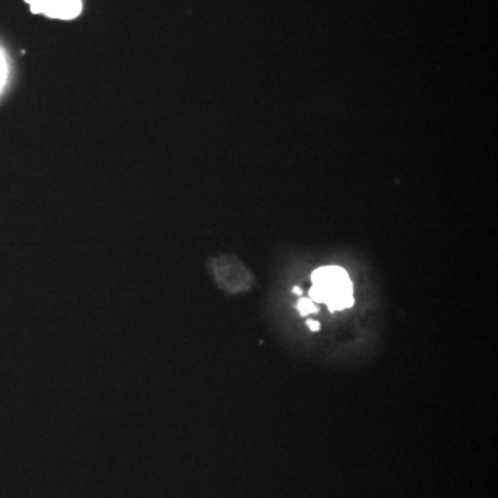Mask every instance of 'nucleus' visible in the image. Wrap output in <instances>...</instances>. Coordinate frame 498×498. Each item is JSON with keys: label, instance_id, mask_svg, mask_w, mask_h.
<instances>
[{"label": "nucleus", "instance_id": "f257e3e1", "mask_svg": "<svg viewBox=\"0 0 498 498\" xmlns=\"http://www.w3.org/2000/svg\"><path fill=\"white\" fill-rule=\"evenodd\" d=\"M313 288L309 299L313 302L327 304L331 299L349 296L353 292L348 273L338 266H327L316 270L312 275Z\"/></svg>", "mask_w": 498, "mask_h": 498}, {"label": "nucleus", "instance_id": "f03ea898", "mask_svg": "<svg viewBox=\"0 0 498 498\" xmlns=\"http://www.w3.org/2000/svg\"><path fill=\"white\" fill-rule=\"evenodd\" d=\"M31 12L54 20H73L82 12V0H25Z\"/></svg>", "mask_w": 498, "mask_h": 498}, {"label": "nucleus", "instance_id": "7ed1b4c3", "mask_svg": "<svg viewBox=\"0 0 498 498\" xmlns=\"http://www.w3.org/2000/svg\"><path fill=\"white\" fill-rule=\"evenodd\" d=\"M297 310L301 316H308L309 313H317L319 308L313 301H310V299H301V301L297 302Z\"/></svg>", "mask_w": 498, "mask_h": 498}, {"label": "nucleus", "instance_id": "20e7f679", "mask_svg": "<svg viewBox=\"0 0 498 498\" xmlns=\"http://www.w3.org/2000/svg\"><path fill=\"white\" fill-rule=\"evenodd\" d=\"M8 80V63L3 52L0 50V91L3 90Z\"/></svg>", "mask_w": 498, "mask_h": 498}, {"label": "nucleus", "instance_id": "39448f33", "mask_svg": "<svg viewBox=\"0 0 498 498\" xmlns=\"http://www.w3.org/2000/svg\"><path fill=\"white\" fill-rule=\"evenodd\" d=\"M308 327L313 331V332H317L320 330V324L319 321H315V320H308Z\"/></svg>", "mask_w": 498, "mask_h": 498}, {"label": "nucleus", "instance_id": "423d86ee", "mask_svg": "<svg viewBox=\"0 0 498 498\" xmlns=\"http://www.w3.org/2000/svg\"><path fill=\"white\" fill-rule=\"evenodd\" d=\"M292 291H293V293H296V295H302V289L299 288V286H295Z\"/></svg>", "mask_w": 498, "mask_h": 498}]
</instances>
